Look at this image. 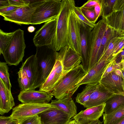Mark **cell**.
Here are the masks:
<instances>
[{
    "label": "cell",
    "mask_w": 124,
    "mask_h": 124,
    "mask_svg": "<svg viewBox=\"0 0 124 124\" xmlns=\"http://www.w3.org/2000/svg\"><path fill=\"white\" fill-rule=\"evenodd\" d=\"M116 0H100L101 6L102 18L113 12V9Z\"/></svg>",
    "instance_id": "32"
},
{
    "label": "cell",
    "mask_w": 124,
    "mask_h": 124,
    "mask_svg": "<svg viewBox=\"0 0 124 124\" xmlns=\"http://www.w3.org/2000/svg\"><path fill=\"white\" fill-rule=\"evenodd\" d=\"M62 2L60 11L56 18V31L52 43L54 49L56 51L67 46L66 37L70 12L75 5V2L73 0H63Z\"/></svg>",
    "instance_id": "2"
},
{
    "label": "cell",
    "mask_w": 124,
    "mask_h": 124,
    "mask_svg": "<svg viewBox=\"0 0 124 124\" xmlns=\"http://www.w3.org/2000/svg\"><path fill=\"white\" fill-rule=\"evenodd\" d=\"M104 19L108 27L116 31L124 33V8L112 12Z\"/></svg>",
    "instance_id": "23"
},
{
    "label": "cell",
    "mask_w": 124,
    "mask_h": 124,
    "mask_svg": "<svg viewBox=\"0 0 124 124\" xmlns=\"http://www.w3.org/2000/svg\"><path fill=\"white\" fill-rule=\"evenodd\" d=\"M54 107H55L54 106L47 103H22L13 109L10 116L21 123L29 117Z\"/></svg>",
    "instance_id": "6"
},
{
    "label": "cell",
    "mask_w": 124,
    "mask_h": 124,
    "mask_svg": "<svg viewBox=\"0 0 124 124\" xmlns=\"http://www.w3.org/2000/svg\"><path fill=\"white\" fill-rule=\"evenodd\" d=\"M87 73L81 64L69 71L50 93L56 99L69 94L72 96L78 89L76 85Z\"/></svg>",
    "instance_id": "3"
},
{
    "label": "cell",
    "mask_w": 124,
    "mask_h": 124,
    "mask_svg": "<svg viewBox=\"0 0 124 124\" xmlns=\"http://www.w3.org/2000/svg\"><path fill=\"white\" fill-rule=\"evenodd\" d=\"M124 37V34H123L113 38L98 62H109L116 57L113 56L114 51L117 46Z\"/></svg>",
    "instance_id": "24"
},
{
    "label": "cell",
    "mask_w": 124,
    "mask_h": 124,
    "mask_svg": "<svg viewBox=\"0 0 124 124\" xmlns=\"http://www.w3.org/2000/svg\"><path fill=\"white\" fill-rule=\"evenodd\" d=\"M97 18L98 19L100 16H101L102 11L101 5L100 3L96 5L94 7Z\"/></svg>",
    "instance_id": "42"
},
{
    "label": "cell",
    "mask_w": 124,
    "mask_h": 124,
    "mask_svg": "<svg viewBox=\"0 0 124 124\" xmlns=\"http://www.w3.org/2000/svg\"><path fill=\"white\" fill-rule=\"evenodd\" d=\"M35 29L34 27L33 26H30L28 28V31L29 32H32L34 31Z\"/></svg>",
    "instance_id": "49"
},
{
    "label": "cell",
    "mask_w": 124,
    "mask_h": 124,
    "mask_svg": "<svg viewBox=\"0 0 124 124\" xmlns=\"http://www.w3.org/2000/svg\"><path fill=\"white\" fill-rule=\"evenodd\" d=\"M124 56V49L116 56V61L117 63H119L122 58Z\"/></svg>",
    "instance_id": "45"
},
{
    "label": "cell",
    "mask_w": 124,
    "mask_h": 124,
    "mask_svg": "<svg viewBox=\"0 0 124 124\" xmlns=\"http://www.w3.org/2000/svg\"><path fill=\"white\" fill-rule=\"evenodd\" d=\"M7 62H0V78L5 84L7 87L11 90L12 87L10 83L8 67Z\"/></svg>",
    "instance_id": "30"
},
{
    "label": "cell",
    "mask_w": 124,
    "mask_h": 124,
    "mask_svg": "<svg viewBox=\"0 0 124 124\" xmlns=\"http://www.w3.org/2000/svg\"><path fill=\"white\" fill-rule=\"evenodd\" d=\"M62 5L61 0H45L35 9L30 24H40L55 18L60 13Z\"/></svg>",
    "instance_id": "5"
},
{
    "label": "cell",
    "mask_w": 124,
    "mask_h": 124,
    "mask_svg": "<svg viewBox=\"0 0 124 124\" xmlns=\"http://www.w3.org/2000/svg\"><path fill=\"white\" fill-rule=\"evenodd\" d=\"M122 78L112 72L101 78L99 83L106 90L115 94H119L123 92Z\"/></svg>",
    "instance_id": "19"
},
{
    "label": "cell",
    "mask_w": 124,
    "mask_h": 124,
    "mask_svg": "<svg viewBox=\"0 0 124 124\" xmlns=\"http://www.w3.org/2000/svg\"><path fill=\"white\" fill-rule=\"evenodd\" d=\"M56 22L55 18L46 22L36 32L33 39V42L36 46L52 44L56 33Z\"/></svg>",
    "instance_id": "10"
},
{
    "label": "cell",
    "mask_w": 124,
    "mask_h": 124,
    "mask_svg": "<svg viewBox=\"0 0 124 124\" xmlns=\"http://www.w3.org/2000/svg\"><path fill=\"white\" fill-rule=\"evenodd\" d=\"M39 124H41V123H40Z\"/></svg>",
    "instance_id": "56"
},
{
    "label": "cell",
    "mask_w": 124,
    "mask_h": 124,
    "mask_svg": "<svg viewBox=\"0 0 124 124\" xmlns=\"http://www.w3.org/2000/svg\"><path fill=\"white\" fill-rule=\"evenodd\" d=\"M41 124H67L70 118L61 110L54 107L38 115Z\"/></svg>",
    "instance_id": "15"
},
{
    "label": "cell",
    "mask_w": 124,
    "mask_h": 124,
    "mask_svg": "<svg viewBox=\"0 0 124 124\" xmlns=\"http://www.w3.org/2000/svg\"><path fill=\"white\" fill-rule=\"evenodd\" d=\"M19 122L17 120L12 118L6 124H19Z\"/></svg>",
    "instance_id": "47"
},
{
    "label": "cell",
    "mask_w": 124,
    "mask_h": 124,
    "mask_svg": "<svg viewBox=\"0 0 124 124\" xmlns=\"http://www.w3.org/2000/svg\"><path fill=\"white\" fill-rule=\"evenodd\" d=\"M69 71L64 70L62 62L57 57L56 53L54 65L45 81L39 87V90L51 93Z\"/></svg>",
    "instance_id": "11"
},
{
    "label": "cell",
    "mask_w": 124,
    "mask_h": 124,
    "mask_svg": "<svg viewBox=\"0 0 124 124\" xmlns=\"http://www.w3.org/2000/svg\"><path fill=\"white\" fill-rule=\"evenodd\" d=\"M19 124H21V123H19Z\"/></svg>",
    "instance_id": "55"
},
{
    "label": "cell",
    "mask_w": 124,
    "mask_h": 124,
    "mask_svg": "<svg viewBox=\"0 0 124 124\" xmlns=\"http://www.w3.org/2000/svg\"><path fill=\"white\" fill-rule=\"evenodd\" d=\"M115 73L117 75L122 78L123 74L121 70L118 69L114 71Z\"/></svg>",
    "instance_id": "48"
},
{
    "label": "cell",
    "mask_w": 124,
    "mask_h": 124,
    "mask_svg": "<svg viewBox=\"0 0 124 124\" xmlns=\"http://www.w3.org/2000/svg\"><path fill=\"white\" fill-rule=\"evenodd\" d=\"M103 115L104 124H115L124 117V105L110 114Z\"/></svg>",
    "instance_id": "27"
},
{
    "label": "cell",
    "mask_w": 124,
    "mask_h": 124,
    "mask_svg": "<svg viewBox=\"0 0 124 124\" xmlns=\"http://www.w3.org/2000/svg\"><path fill=\"white\" fill-rule=\"evenodd\" d=\"M20 69L26 72L29 80L31 88L36 82L38 76L37 61L35 54L28 58L23 63Z\"/></svg>",
    "instance_id": "22"
},
{
    "label": "cell",
    "mask_w": 124,
    "mask_h": 124,
    "mask_svg": "<svg viewBox=\"0 0 124 124\" xmlns=\"http://www.w3.org/2000/svg\"><path fill=\"white\" fill-rule=\"evenodd\" d=\"M18 74V81L21 91L29 89L31 87V85L26 72L24 70L20 69Z\"/></svg>",
    "instance_id": "29"
},
{
    "label": "cell",
    "mask_w": 124,
    "mask_h": 124,
    "mask_svg": "<svg viewBox=\"0 0 124 124\" xmlns=\"http://www.w3.org/2000/svg\"><path fill=\"white\" fill-rule=\"evenodd\" d=\"M57 55L62 62L64 70L69 71L80 64L81 56L68 46L61 48Z\"/></svg>",
    "instance_id": "14"
},
{
    "label": "cell",
    "mask_w": 124,
    "mask_h": 124,
    "mask_svg": "<svg viewBox=\"0 0 124 124\" xmlns=\"http://www.w3.org/2000/svg\"><path fill=\"white\" fill-rule=\"evenodd\" d=\"M57 52L52 44L37 47L35 55L37 61L38 77L36 82L29 90H35L44 83L54 65Z\"/></svg>",
    "instance_id": "1"
},
{
    "label": "cell",
    "mask_w": 124,
    "mask_h": 124,
    "mask_svg": "<svg viewBox=\"0 0 124 124\" xmlns=\"http://www.w3.org/2000/svg\"><path fill=\"white\" fill-rule=\"evenodd\" d=\"M26 47L24 31L19 29L14 31L12 38L3 55L9 65H17L22 61Z\"/></svg>",
    "instance_id": "4"
},
{
    "label": "cell",
    "mask_w": 124,
    "mask_h": 124,
    "mask_svg": "<svg viewBox=\"0 0 124 124\" xmlns=\"http://www.w3.org/2000/svg\"><path fill=\"white\" fill-rule=\"evenodd\" d=\"M122 63V69L121 70L124 71V56L120 62Z\"/></svg>",
    "instance_id": "52"
},
{
    "label": "cell",
    "mask_w": 124,
    "mask_h": 124,
    "mask_svg": "<svg viewBox=\"0 0 124 124\" xmlns=\"http://www.w3.org/2000/svg\"><path fill=\"white\" fill-rule=\"evenodd\" d=\"M116 58H115L107 64L102 76L101 78L112 72L118 69H122V63L121 62L116 63Z\"/></svg>",
    "instance_id": "33"
},
{
    "label": "cell",
    "mask_w": 124,
    "mask_h": 124,
    "mask_svg": "<svg viewBox=\"0 0 124 124\" xmlns=\"http://www.w3.org/2000/svg\"><path fill=\"white\" fill-rule=\"evenodd\" d=\"M119 95H122L124 96V92H123L119 94Z\"/></svg>",
    "instance_id": "54"
},
{
    "label": "cell",
    "mask_w": 124,
    "mask_h": 124,
    "mask_svg": "<svg viewBox=\"0 0 124 124\" xmlns=\"http://www.w3.org/2000/svg\"><path fill=\"white\" fill-rule=\"evenodd\" d=\"M123 34H124V33L116 31L107 26L105 31L102 39L101 46L98 54V61L112 39L115 37Z\"/></svg>",
    "instance_id": "25"
},
{
    "label": "cell",
    "mask_w": 124,
    "mask_h": 124,
    "mask_svg": "<svg viewBox=\"0 0 124 124\" xmlns=\"http://www.w3.org/2000/svg\"><path fill=\"white\" fill-rule=\"evenodd\" d=\"M84 124H102V122L98 119L89 121Z\"/></svg>",
    "instance_id": "46"
},
{
    "label": "cell",
    "mask_w": 124,
    "mask_h": 124,
    "mask_svg": "<svg viewBox=\"0 0 124 124\" xmlns=\"http://www.w3.org/2000/svg\"><path fill=\"white\" fill-rule=\"evenodd\" d=\"M67 124H79L75 120H70Z\"/></svg>",
    "instance_id": "50"
},
{
    "label": "cell",
    "mask_w": 124,
    "mask_h": 124,
    "mask_svg": "<svg viewBox=\"0 0 124 124\" xmlns=\"http://www.w3.org/2000/svg\"><path fill=\"white\" fill-rule=\"evenodd\" d=\"M109 62H97L77 84L76 87L78 89L80 85L83 84H96L99 83Z\"/></svg>",
    "instance_id": "16"
},
{
    "label": "cell",
    "mask_w": 124,
    "mask_h": 124,
    "mask_svg": "<svg viewBox=\"0 0 124 124\" xmlns=\"http://www.w3.org/2000/svg\"><path fill=\"white\" fill-rule=\"evenodd\" d=\"M115 94L105 89L99 83L92 92L89 101L83 106L87 108L103 104Z\"/></svg>",
    "instance_id": "17"
},
{
    "label": "cell",
    "mask_w": 124,
    "mask_h": 124,
    "mask_svg": "<svg viewBox=\"0 0 124 124\" xmlns=\"http://www.w3.org/2000/svg\"><path fill=\"white\" fill-rule=\"evenodd\" d=\"M69 94L51 100L50 104L67 114L70 118L77 114V107Z\"/></svg>",
    "instance_id": "20"
},
{
    "label": "cell",
    "mask_w": 124,
    "mask_h": 124,
    "mask_svg": "<svg viewBox=\"0 0 124 124\" xmlns=\"http://www.w3.org/2000/svg\"><path fill=\"white\" fill-rule=\"evenodd\" d=\"M124 49V37L116 47L114 52L113 56L116 57Z\"/></svg>",
    "instance_id": "38"
},
{
    "label": "cell",
    "mask_w": 124,
    "mask_h": 124,
    "mask_svg": "<svg viewBox=\"0 0 124 124\" xmlns=\"http://www.w3.org/2000/svg\"><path fill=\"white\" fill-rule=\"evenodd\" d=\"M72 8L70 10L68 19L67 44V46L80 55V46L77 19L72 10Z\"/></svg>",
    "instance_id": "12"
},
{
    "label": "cell",
    "mask_w": 124,
    "mask_h": 124,
    "mask_svg": "<svg viewBox=\"0 0 124 124\" xmlns=\"http://www.w3.org/2000/svg\"><path fill=\"white\" fill-rule=\"evenodd\" d=\"M124 8V0H116L114 5L113 12L119 11Z\"/></svg>",
    "instance_id": "40"
},
{
    "label": "cell",
    "mask_w": 124,
    "mask_h": 124,
    "mask_svg": "<svg viewBox=\"0 0 124 124\" xmlns=\"http://www.w3.org/2000/svg\"><path fill=\"white\" fill-rule=\"evenodd\" d=\"M121 70L122 71L123 74V76L122 77L123 79L122 86L123 90V92H124V71L121 69Z\"/></svg>",
    "instance_id": "51"
},
{
    "label": "cell",
    "mask_w": 124,
    "mask_h": 124,
    "mask_svg": "<svg viewBox=\"0 0 124 124\" xmlns=\"http://www.w3.org/2000/svg\"><path fill=\"white\" fill-rule=\"evenodd\" d=\"M9 0H0V8L10 6Z\"/></svg>",
    "instance_id": "44"
},
{
    "label": "cell",
    "mask_w": 124,
    "mask_h": 124,
    "mask_svg": "<svg viewBox=\"0 0 124 124\" xmlns=\"http://www.w3.org/2000/svg\"><path fill=\"white\" fill-rule=\"evenodd\" d=\"M21 7L10 5L4 8H0V15L1 16L9 15Z\"/></svg>",
    "instance_id": "36"
},
{
    "label": "cell",
    "mask_w": 124,
    "mask_h": 124,
    "mask_svg": "<svg viewBox=\"0 0 124 124\" xmlns=\"http://www.w3.org/2000/svg\"><path fill=\"white\" fill-rule=\"evenodd\" d=\"M124 105V96L120 95L115 94L105 103L104 114H110Z\"/></svg>",
    "instance_id": "26"
},
{
    "label": "cell",
    "mask_w": 124,
    "mask_h": 124,
    "mask_svg": "<svg viewBox=\"0 0 124 124\" xmlns=\"http://www.w3.org/2000/svg\"><path fill=\"white\" fill-rule=\"evenodd\" d=\"M10 5L20 7L27 5L24 2L23 0H9Z\"/></svg>",
    "instance_id": "41"
},
{
    "label": "cell",
    "mask_w": 124,
    "mask_h": 124,
    "mask_svg": "<svg viewBox=\"0 0 124 124\" xmlns=\"http://www.w3.org/2000/svg\"><path fill=\"white\" fill-rule=\"evenodd\" d=\"M107 26L104 19L102 18L96 24L91 32L89 46V62L88 71L98 62V54L102 39Z\"/></svg>",
    "instance_id": "7"
},
{
    "label": "cell",
    "mask_w": 124,
    "mask_h": 124,
    "mask_svg": "<svg viewBox=\"0 0 124 124\" xmlns=\"http://www.w3.org/2000/svg\"><path fill=\"white\" fill-rule=\"evenodd\" d=\"M80 9L86 18L90 22L95 23L98 19L94 8H80Z\"/></svg>",
    "instance_id": "35"
},
{
    "label": "cell",
    "mask_w": 124,
    "mask_h": 124,
    "mask_svg": "<svg viewBox=\"0 0 124 124\" xmlns=\"http://www.w3.org/2000/svg\"><path fill=\"white\" fill-rule=\"evenodd\" d=\"M53 97L50 93L39 90H28L21 91L18 98V100L22 103H48Z\"/></svg>",
    "instance_id": "13"
},
{
    "label": "cell",
    "mask_w": 124,
    "mask_h": 124,
    "mask_svg": "<svg viewBox=\"0 0 124 124\" xmlns=\"http://www.w3.org/2000/svg\"><path fill=\"white\" fill-rule=\"evenodd\" d=\"M45 0H37L32 4L18 8L9 15L2 16L4 17L3 19L6 21L19 25L30 24L32 16L35 9Z\"/></svg>",
    "instance_id": "9"
},
{
    "label": "cell",
    "mask_w": 124,
    "mask_h": 124,
    "mask_svg": "<svg viewBox=\"0 0 124 124\" xmlns=\"http://www.w3.org/2000/svg\"><path fill=\"white\" fill-rule=\"evenodd\" d=\"M105 103L87 108L81 111L72 119L75 120L79 124H84L89 122L99 119L104 112Z\"/></svg>",
    "instance_id": "18"
},
{
    "label": "cell",
    "mask_w": 124,
    "mask_h": 124,
    "mask_svg": "<svg viewBox=\"0 0 124 124\" xmlns=\"http://www.w3.org/2000/svg\"><path fill=\"white\" fill-rule=\"evenodd\" d=\"M41 123L40 118L38 115L29 117L22 122L21 124H39Z\"/></svg>",
    "instance_id": "37"
},
{
    "label": "cell",
    "mask_w": 124,
    "mask_h": 124,
    "mask_svg": "<svg viewBox=\"0 0 124 124\" xmlns=\"http://www.w3.org/2000/svg\"><path fill=\"white\" fill-rule=\"evenodd\" d=\"M12 118L10 116H0V124H6Z\"/></svg>",
    "instance_id": "43"
},
{
    "label": "cell",
    "mask_w": 124,
    "mask_h": 124,
    "mask_svg": "<svg viewBox=\"0 0 124 124\" xmlns=\"http://www.w3.org/2000/svg\"><path fill=\"white\" fill-rule=\"evenodd\" d=\"M14 31L7 33L0 30V54H3L12 37Z\"/></svg>",
    "instance_id": "31"
},
{
    "label": "cell",
    "mask_w": 124,
    "mask_h": 124,
    "mask_svg": "<svg viewBox=\"0 0 124 124\" xmlns=\"http://www.w3.org/2000/svg\"><path fill=\"white\" fill-rule=\"evenodd\" d=\"M97 84H87L82 91L78 94L76 98V102L84 105L89 101L91 94Z\"/></svg>",
    "instance_id": "28"
},
{
    "label": "cell",
    "mask_w": 124,
    "mask_h": 124,
    "mask_svg": "<svg viewBox=\"0 0 124 124\" xmlns=\"http://www.w3.org/2000/svg\"><path fill=\"white\" fill-rule=\"evenodd\" d=\"M77 19L80 46V55L82 58L81 64L87 73L89 62V46L91 32L93 28Z\"/></svg>",
    "instance_id": "8"
},
{
    "label": "cell",
    "mask_w": 124,
    "mask_h": 124,
    "mask_svg": "<svg viewBox=\"0 0 124 124\" xmlns=\"http://www.w3.org/2000/svg\"><path fill=\"white\" fill-rule=\"evenodd\" d=\"M15 105L11 90L8 89L0 78V114L3 115L8 113Z\"/></svg>",
    "instance_id": "21"
},
{
    "label": "cell",
    "mask_w": 124,
    "mask_h": 124,
    "mask_svg": "<svg viewBox=\"0 0 124 124\" xmlns=\"http://www.w3.org/2000/svg\"><path fill=\"white\" fill-rule=\"evenodd\" d=\"M100 0H88L80 8H94L97 4L99 3Z\"/></svg>",
    "instance_id": "39"
},
{
    "label": "cell",
    "mask_w": 124,
    "mask_h": 124,
    "mask_svg": "<svg viewBox=\"0 0 124 124\" xmlns=\"http://www.w3.org/2000/svg\"><path fill=\"white\" fill-rule=\"evenodd\" d=\"M115 124H124V117Z\"/></svg>",
    "instance_id": "53"
},
{
    "label": "cell",
    "mask_w": 124,
    "mask_h": 124,
    "mask_svg": "<svg viewBox=\"0 0 124 124\" xmlns=\"http://www.w3.org/2000/svg\"><path fill=\"white\" fill-rule=\"evenodd\" d=\"M72 10L77 18L90 27L93 28H94L96 23L90 22L86 18L82 12L80 7L76 6L75 5L72 8Z\"/></svg>",
    "instance_id": "34"
}]
</instances>
